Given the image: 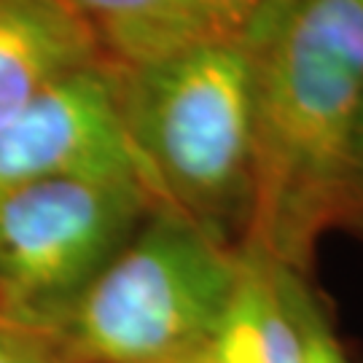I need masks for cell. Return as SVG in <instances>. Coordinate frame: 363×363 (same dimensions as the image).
<instances>
[{
    "mask_svg": "<svg viewBox=\"0 0 363 363\" xmlns=\"http://www.w3.org/2000/svg\"><path fill=\"white\" fill-rule=\"evenodd\" d=\"M242 33L256 43V208L242 247L307 274L337 226L363 91V0H274Z\"/></svg>",
    "mask_w": 363,
    "mask_h": 363,
    "instance_id": "1",
    "label": "cell"
},
{
    "mask_svg": "<svg viewBox=\"0 0 363 363\" xmlns=\"http://www.w3.org/2000/svg\"><path fill=\"white\" fill-rule=\"evenodd\" d=\"M127 127L162 202L232 247L256 208V43L205 38L118 67Z\"/></svg>",
    "mask_w": 363,
    "mask_h": 363,
    "instance_id": "2",
    "label": "cell"
},
{
    "mask_svg": "<svg viewBox=\"0 0 363 363\" xmlns=\"http://www.w3.org/2000/svg\"><path fill=\"white\" fill-rule=\"evenodd\" d=\"M242 253L156 205L76 301L57 342L70 363H159L205 347L232 301Z\"/></svg>",
    "mask_w": 363,
    "mask_h": 363,
    "instance_id": "3",
    "label": "cell"
},
{
    "mask_svg": "<svg viewBox=\"0 0 363 363\" xmlns=\"http://www.w3.org/2000/svg\"><path fill=\"white\" fill-rule=\"evenodd\" d=\"M156 205L130 178H52L0 194V318L57 337Z\"/></svg>",
    "mask_w": 363,
    "mask_h": 363,
    "instance_id": "4",
    "label": "cell"
},
{
    "mask_svg": "<svg viewBox=\"0 0 363 363\" xmlns=\"http://www.w3.org/2000/svg\"><path fill=\"white\" fill-rule=\"evenodd\" d=\"M52 178H130L164 205L127 127L118 67L108 60L57 78L0 130V194Z\"/></svg>",
    "mask_w": 363,
    "mask_h": 363,
    "instance_id": "5",
    "label": "cell"
},
{
    "mask_svg": "<svg viewBox=\"0 0 363 363\" xmlns=\"http://www.w3.org/2000/svg\"><path fill=\"white\" fill-rule=\"evenodd\" d=\"M100 60L97 40L60 0H0V130L57 78Z\"/></svg>",
    "mask_w": 363,
    "mask_h": 363,
    "instance_id": "6",
    "label": "cell"
},
{
    "mask_svg": "<svg viewBox=\"0 0 363 363\" xmlns=\"http://www.w3.org/2000/svg\"><path fill=\"white\" fill-rule=\"evenodd\" d=\"M116 67H135L210 38L189 0H60Z\"/></svg>",
    "mask_w": 363,
    "mask_h": 363,
    "instance_id": "7",
    "label": "cell"
},
{
    "mask_svg": "<svg viewBox=\"0 0 363 363\" xmlns=\"http://www.w3.org/2000/svg\"><path fill=\"white\" fill-rule=\"evenodd\" d=\"M242 274L208 342L218 363H301L296 325L277 291L272 259L240 247Z\"/></svg>",
    "mask_w": 363,
    "mask_h": 363,
    "instance_id": "8",
    "label": "cell"
},
{
    "mask_svg": "<svg viewBox=\"0 0 363 363\" xmlns=\"http://www.w3.org/2000/svg\"><path fill=\"white\" fill-rule=\"evenodd\" d=\"M277 291L286 304L291 320L296 325L301 363H352L350 352L345 350L337 328L328 318V310L310 286L307 274L274 264Z\"/></svg>",
    "mask_w": 363,
    "mask_h": 363,
    "instance_id": "9",
    "label": "cell"
},
{
    "mask_svg": "<svg viewBox=\"0 0 363 363\" xmlns=\"http://www.w3.org/2000/svg\"><path fill=\"white\" fill-rule=\"evenodd\" d=\"M337 226L363 234V91L347 135L342 183H339Z\"/></svg>",
    "mask_w": 363,
    "mask_h": 363,
    "instance_id": "10",
    "label": "cell"
},
{
    "mask_svg": "<svg viewBox=\"0 0 363 363\" xmlns=\"http://www.w3.org/2000/svg\"><path fill=\"white\" fill-rule=\"evenodd\" d=\"M0 363H70L49 331L0 318Z\"/></svg>",
    "mask_w": 363,
    "mask_h": 363,
    "instance_id": "11",
    "label": "cell"
},
{
    "mask_svg": "<svg viewBox=\"0 0 363 363\" xmlns=\"http://www.w3.org/2000/svg\"><path fill=\"white\" fill-rule=\"evenodd\" d=\"M210 38L240 35L274 0H189Z\"/></svg>",
    "mask_w": 363,
    "mask_h": 363,
    "instance_id": "12",
    "label": "cell"
},
{
    "mask_svg": "<svg viewBox=\"0 0 363 363\" xmlns=\"http://www.w3.org/2000/svg\"><path fill=\"white\" fill-rule=\"evenodd\" d=\"M159 363H218V361L213 358L210 347L205 345V347H196L191 352H183V355H175V358H167V361H159Z\"/></svg>",
    "mask_w": 363,
    "mask_h": 363,
    "instance_id": "13",
    "label": "cell"
}]
</instances>
